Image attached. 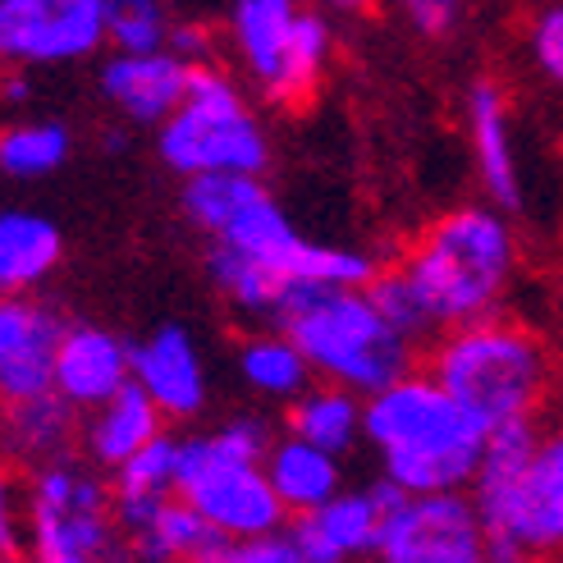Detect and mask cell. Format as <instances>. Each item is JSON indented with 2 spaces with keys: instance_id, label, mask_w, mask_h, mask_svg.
I'll list each match as a JSON object with an SVG mask.
<instances>
[{
  "instance_id": "obj_39",
  "label": "cell",
  "mask_w": 563,
  "mask_h": 563,
  "mask_svg": "<svg viewBox=\"0 0 563 563\" xmlns=\"http://www.w3.org/2000/svg\"><path fill=\"white\" fill-rule=\"evenodd\" d=\"M27 92H33V88H27V78L19 69L0 78V97H5V101H27Z\"/></svg>"
},
{
  "instance_id": "obj_7",
  "label": "cell",
  "mask_w": 563,
  "mask_h": 563,
  "mask_svg": "<svg viewBox=\"0 0 563 563\" xmlns=\"http://www.w3.org/2000/svg\"><path fill=\"white\" fill-rule=\"evenodd\" d=\"M27 550L42 563L124 559L115 486L74 459L37 463L33 490H27Z\"/></svg>"
},
{
  "instance_id": "obj_21",
  "label": "cell",
  "mask_w": 563,
  "mask_h": 563,
  "mask_svg": "<svg viewBox=\"0 0 563 563\" xmlns=\"http://www.w3.org/2000/svg\"><path fill=\"white\" fill-rule=\"evenodd\" d=\"M266 476L275 495L285 499L289 518L307 514V509H321L325 499H334L344 490V467H340V454L312 444V440H298V435H279L266 454Z\"/></svg>"
},
{
  "instance_id": "obj_24",
  "label": "cell",
  "mask_w": 563,
  "mask_h": 563,
  "mask_svg": "<svg viewBox=\"0 0 563 563\" xmlns=\"http://www.w3.org/2000/svg\"><path fill=\"white\" fill-rule=\"evenodd\" d=\"M330 55H334V33H330L325 10H298V23H294L289 46H285V60H279L275 78L262 88V97L271 106H285V110L307 106L321 88Z\"/></svg>"
},
{
  "instance_id": "obj_34",
  "label": "cell",
  "mask_w": 563,
  "mask_h": 563,
  "mask_svg": "<svg viewBox=\"0 0 563 563\" xmlns=\"http://www.w3.org/2000/svg\"><path fill=\"white\" fill-rule=\"evenodd\" d=\"M220 563H302V550L294 531H262V537H243L220 550Z\"/></svg>"
},
{
  "instance_id": "obj_17",
  "label": "cell",
  "mask_w": 563,
  "mask_h": 563,
  "mask_svg": "<svg viewBox=\"0 0 563 563\" xmlns=\"http://www.w3.org/2000/svg\"><path fill=\"white\" fill-rule=\"evenodd\" d=\"M467 129H472V161L476 179L495 207H522V175L509 133V101L490 78H482L467 92Z\"/></svg>"
},
{
  "instance_id": "obj_33",
  "label": "cell",
  "mask_w": 563,
  "mask_h": 563,
  "mask_svg": "<svg viewBox=\"0 0 563 563\" xmlns=\"http://www.w3.org/2000/svg\"><path fill=\"white\" fill-rule=\"evenodd\" d=\"M531 60L550 82L563 88V0L545 5L531 23Z\"/></svg>"
},
{
  "instance_id": "obj_35",
  "label": "cell",
  "mask_w": 563,
  "mask_h": 563,
  "mask_svg": "<svg viewBox=\"0 0 563 563\" xmlns=\"http://www.w3.org/2000/svg\"><path fill=\"white\" fill-rule=\"evenodd\" d=\"M399 14L417 27L421 37H449L463 23V5L467 0H394Z\"/></svg>"
},
{
  "instance_id": "obj_3",
  "label": "cell",
  "mask_w": 563,
  "mask_h": 563,
  "mask_svg": "<svg viewBox=\"0 0 563 563\" xmlns=\"http://www.w3.org/2000/svg\"><path fill=\"white\" fill-rule=\"evenodd\" d=\"M271 325L302 349L317 380L349 385L362 399L412 372L417 344L380 317L367 285H289Z\"/></svg>"
},
{
  "instance_id": "obj_32",
  "label": "cell",
  "mask_w": 563,
  "mask_h": 563,
  "mask_svg": "<svg viewBox=\"0 0 563 563\" xmlns=\"http://www.w3.org/2000/svg\"><path fill=\"white\" fill-rule=\"evenodd\" d=\"M211 435H216L224 449H230V454L252 459V463H266L271 444L279 440V435H275V421L262 417V412H234V417H224Z\"/></svg>"
},
{
  "instance_id": "obj_9",
  "label": "cell",
  "mask_w": 563,
  "mask_h": 563,
  "mask_svg": "<svg viewBox=\"0 0 563 563\" xmlns=\"http://www.w3.org/2000/svg\"><path fill=\"white\" fill-rule=\"evenodd\" d=\"M486 527V559L518 563L527 554H563V427L541 435L527 476L504 490L472 495Z\"/></svg>"
},
{
  "instance_id": "obj_13",
  "label": "cell",
  "mask_w": 563,
  "mask_h": 563,
  "mask_svg": "<svg viewBox=\"0 0 563 563\" xmlns=\"http://www.w3.org/2000/svg\"><path fill=\"white\" fill-rule=\"evenodd\" d=\"M188 78H192V60H184L175 46L115 51L101 65V92L129 124L161 129L184 106Z\"/></svg>"
},
{
  "instance_id": "obj_18",
  "label": "cell",
  "mask_w": 563,
  "mask_h": 563,
  "mask_svg": "<svg viewBox=\"0 0 563 563\" xmlns=\"http://www.w3.org/2000/svg\"><path fill=\"white\" fill-rule=\"evenodd\" d=\"M175 482H179V440L170 431H161L133 459L115 467V482L110 486H115V522L124 531V541L137 537L143 527H152L161 504L175 495Z\"/></svg>"
},
{
  "instance_id": "obj_38",
  "label": "cell",
  "mask_w": 563,
  "mask_h": 563,
  "mask_svg": "<svg viewBox=\"0 0 563 563\" xmlns=\"http://www.w3.org/2000/svg\"><path fill=\"white\" fill-rule=\"evenodd\" d=\"M317 10H325V14H367L376 0H312Z\"/></svg>"
},
{
  "instance_id": "obj_23",
  "label": "cell",
  "mask_w": 563,
  "mask_h": 563,
  "mask_svg": "<svg viewBox=\"0 0 563 563\" xmlns=\"http://www.w3.org/2000/svg\"><path fill=\"white\" fill-rule=\"evenodd\" d=\"M362 412H367V399L357 389L334 380H312L294 404H285V431L344 459L357 440H367L362 435Z\"/></svg>"
},
{
  "instance_id": "obj_5",
  "label": "cell",
  "mask_w": 563,
  "mask_h": 563,
  "mask_svg": "<svg viewBox=\"0 0 563 563\" xmlns=\"http://www.w3.org/2000/svg\"><path fill=\"white\" fill-rule=\"evenodd\" d=\"M427 372L486 427H499V421L514 417H537L550 380L537 334L499 317L449 325L431 349Z\"/></svg>"
},
{
  "instance_id": "obj_1",
  "label": "cell",
  "mask_w": 563,
  "mask_h": 563,
  "mask_svg": "<svg viewBox=\"0 0 563 563\" xmlns=\"http://www.w3.org/2000/svg\"><path fill=\"white\" fill-rule=\"evenodd\" d=\"M486 421L472 417L431 372H404L367 394L362 435L404 490H472L486 449Z\"/></svg>"
},
{
  "instance_id": "obj_16",
  "label": "cell",
  "mask_w": 563,
  "mask_h": 563,
  "mask_svg": "<svg viewBox=\"0 0 563 563\" xmlns=\"http://www.w3.org/2000/svg\"><path fill=\"white\" fill-rule=\"evenodd\" d=\"M380 504L372 490H340L321 509H307L294 518V541L302 563H349L376 559L380 550Z\"/></svg>"
},
{
  "instance_id": "obj_14",
  "label": "cell",
  "mask_w": 563,
  "mask_h": 563,
  "mask_svg": "<svg viewBox=\"0 0 563 563\" xmlns=\"http://www.w3.org/2000/svg\"><path fill=\"white\" fill-rule=\"evenodd\" d=\"M133 380V349L110 334L106 325L92 321H69L65 325V340H60V357H55V394L78 408V412H92L106 399Z\"/></svg>"
},
{
  "instance_id": "obj_15",
  "label": "cell",
  "mask_w": 563,
  "mask_h": 563,
  "mask_svg": "<svg viewBox=\"0 0 563 563\" xmlns=\"http://www.w3.org/2000/svg\"><path fill=\"white\" fill-rule=\"evenodd\" d=\"M133 380L152 394L165 421H192L207 408V367L184 325H161L133 349Z\"/></svg>"
},
{
  "instance_id": "obj_8",
  "label": "cell",
  "mask_w": 563,
  "mask_h": 563,
  "mask_svg": "<svg viewBox=\"0 0 563 563\" xmlns=\"http://www.w3.org/2000/svg\"><path fill=\"white\" fill-rule=\"evenodd\" d=\"M175 495H184L197 514H207L230 541L279 531L289 518L285 499L275 495L266 463H252L230 454L216 435H188L179 440V482Z\"/></svg>"
},
{
  "instance_id": "obj_20",
  "label": "cell",
  "mask_w": 563,
  "mask_h": 563,
  "mask_svg": "<svg viewBox=\"0 0 563 563\" xmlns=\"http://www.w3.org/2000/svg\"><path fill=\"white\" fill-rule=\"evenodd\" d=\"M165 431V412L152 404V394L129 380L115 399H106L101 408H92V421L82 431V444H88V459L106 472H115L124 459H133L147 440H156Z\"/></svg>"
},
{
  "instance_id": "obj_25",
  "label": "cell",
  "mask_w": 563,
  "mask_h": 563,
  "mask_svg": "<svg viewBox=\"0 0 563 563\" xmlns=\"http://www.w3.org/2000/svg\"><path fill=\"white\" fill-rule=\"evenodd\" d=\"M298 10V0H239L234 5V51L243 69L257 78V88H266L285 60Z\"/></svg>"
},
{
  "instance_id": "obj_37",
  "label": "cell",
  "mask_w": 563,
  "mask_h": 563,
  "mask_svg": "<svg viewBox=\"0 0 563 563\" xmlns=\"http://www.w3.org/2000/svg\"><path fill=\"white\" fill-rule=\"evenodd\" d=\"M170 46L184 55V60H192V65L207 60V33H202V27H170Z\"/></svg>"
},
{
  "instance_id": "obj_29",
  "label": "cell",
  "mask_w": 563,
  "mask_h": 563,
  "mask_svg": "<svg viewBox=\"0 0 563 563\" xmlns=\"http://www.w3.org/2000/svg\"><path fill=\"white\" fill-rule=\"evenodd\" d=\"M74 152V133L60 120H23L0 129V175L10 179H46Z\"/></svg>"
},
{
  "instance_id": "obj_19",
  "label": "cell",
  "mask_w": 563,
  "mask_h": 563,
  "mask_svg": "<svg viewBox=\"0 0 563 563\" xmlns=\"http://www.w3.org/2000/svg\"><path fill=\"white\" fill-rule=\"evenodd\" d=\"M60 257H65V239L51 216L23 207L0 211V298L33 294L60 266Z\"/></svg>"
},
{
  "instance_id": "obj_10",
  "label": "cell",
  "mask_w": 563,
  "mask_h": 563,
  "mask_svg": "<svg viewBox=\"0 0 563 563\" xmlns=\"http://www.w3.org/2000/svg\"><path fill=\"white\" fill-rule=\"evenodd\" d=\"M380 563H486V527L467 490H404L380 518Z\"/></svg>"
},
{
  "instance_id": "obj_22",
  "label": "cell",
  "mask_w": 563,
  "mask_h": 563,
  "mask_svg": "<svg viewBox=\"0 0 563 563\" xmlns=\"http://www.w3.org/2000/svg\"><path fill=\"white\" fill-rule=\"evenodd\" d=\"M224 545H230V537L207 514H197L184 495H170L152 518V527L129 537L133 559L147 563H220Z\"/></svg>"
},
{
  "instance_id": "obj_2",
  "label": "cell",
  "mask_w": 563,
  "mask_h": 563,
  "mask_svg": "<svg viewBox=\"0 0 563 563\" xmlns=\"http://www.w3.org/2000/svg\"><path fill=\"white\" fill-rule=\"evenodd\" d=\"M179 207L211 243L266 262L289 285H367L376 275L367 252L302 239L285 207L266 192L262 175H192L184 179Z\"/></svg>"
},
{
  "instance_id": "obj_36",
  "label": "cell",
  "mask_w": 563,
  "mask_h": 563,
  "mask_svg": "<svg viewBox=\"0 0 563 563\" xmlns=\"http://www.w3.org/2000/svg\"><path fill=\"white\" fill-rule=\"evenodd\" d=\"M27 545V509H19V490L0 472V559H14Z\"/></svg>"
},
{
  "instance_id": "obj_4",
  "label": "cell",
  "mask_w": 563,
  "mask_h": 563,
  "mask_svg": "<svg viewBox=\"0 0 563 563\" xmlns=\"http://www.w3.org/2000/svg\"><path fill=\"white\" fill-rule=\"evenodd\" d=\"M518 266V243L509 220L499 207H454L444 211L435 224H427L408 257L404 275L427 307L435 330L467 325L499 312V298L509 289Z\"/></svg>"
},
{
  "instance_id": "obj_26",
  "label": "cell",
  "mask_w": 563,
  "mask_h": 563,
  "mask_svg": "<svg viewBox=\"0 0 563 563\" xmlns=\"http://www.w3.org/2000/svg\"><path fill=\"white\" fill-rule=\"evenodd\" d=\"M78 417L82 412L55 389L37 394V399H23V404H5L10 449L19 459H33V463L65 459V449L74 444V431H78Z\"/></svg>"
},
{
  "instance_id": "obj_28",
  "label": "cell",
  "mask_w": 563,
  "mask_h": 563,
  "mask_svg": "<svg viewBox=\"0 0 563 563\" xmlns=\"http://www.w3.org/2000/svg\"><path fill=\"white\" fill-rule=\"evenodd\" d=\"M207 275L230 307H239V312H247V317H266V321L275 317L279 298L289 294V279L279 271H271L266 262L247 257V252H239V247H224V243H211Z\"/></svg>"
},
{
  "instance_id": "obj_31",
  "label": "cell",
  "mask_w": 563,
  "mask_h": 563,
  "mask_svg": "<svg viewBox=\"0 0 563 563\" xmlns=\"http://www.w3.org/2000/svg\"><path fill=\"white\" fill-rule=\"evenodd\" d=\"M367 294H372V302L380 307V317L399 330V334H408L412 344H421L427 334L435 330L431 325V317H427V307H421V298H417V289H412V279L394 266V271H376L372 279H367Z\"/></svg>"
},
{
  "instance_id": "obj_30",
  "label": "cell",
  "mask_w": 563,
  "mask_h": 563,
  "mask_svg": "<svg viewBox=\"0 0 563 563\" xmlns=\"http://www.w3.org/2000/svg\"><path fill=\"white\" fill-rule=\"evenodd\" d=\"M170 27L161 0H106V42H115V51L170 46Z\"/></svg>"
},
{
  "instance_id": "obj_27",
  "label": "cell",
  "mask_w": 563,
  "mask_h": 563,
  "mask_svg": "<svg viewBox=\"0 0 563 563\" xmlns=\"http://www.w3.org/2000/svg\"><path fill=\"white\" fill-rule=\"evenodd\" d=\"M239 376L247 380L252 394H262L271 404H294L298 394L317 380L312 362L302 357V349L279 325L271 334H252L239 349Z\"/></svg>"
},
{
  "instance_id": "obj_12",
  "label": "cell",
  "mask_w": 563,
  "mask_h": 563,
  "mask_svg": "<svg viewBox=\"0 0 563 563\" xmlns=\"http://www.w3.org/2000/svg\"><path fill=\"white\" fill-rule=\"evenodd\" d=\"M65 325L69 321L55 307L27 294L0 298V404H23L55 389Z\"/></svg>"
},
{
  "instance_id": "obj_11",
  "label": "cell",
  "mask_w": 563,
  "mask_h": 563,
  "mask_svg": "<svg viewBox=\"0 0 563 563\" xmlns=\"http://www.w3.org/2000/svg\"><path fill=\"white\" fill-rule=\"evenodd\" d=\"M106 42V0H0V65H78Z\"/></svg>"
},
{
  "instance_id": "obj_6",
  "label": "cell",
  "mask_w": 563,
  "mask_h": 563,
  "mask_svg": "<svg viewBox=\"0 0 563 563\" xmlns=\"http://www.w3.org/2000/svg\"><path fill=\"white\" fill-rule=\"evenodd\" d=\"M156 152L179 179L192 175H266L271 143L239 82L216 65H192L188 97L156 129Z\"/></svg>"
}]
</instances>
